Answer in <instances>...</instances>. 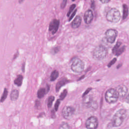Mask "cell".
<instances>
[{"instance_id":"1","label":"cell","mask_w":129,"mask_h":129,"mask_svg":"<svg viewBox=\"0 0 129 129\" xmlns=\"http://www.w3.org/2000/svg\"><path fill=\"white\" fill-rule=\"evenodd\" d=\"M126 115V110L124 109H120L118 110L114 115L112 120V125L115 127L120 126Z\"/></svg>"},{"instance_id":"2","label":"cell","mask_w":129,"mask_h":129,"mask_svg":"<svg viewBox=\"0 0 129 129\" xmlns=\"http://www.w3.org/2000/svg\"><path fill=\"white\" fill-rule=\"evenodd\" d=\"M108 53V50L106 47L102 45L97 46L93 51V57L94 59L101 60L104 58Z\"/></svg>"},{"instance_id":"3","label":"cell","mask_w":129,"mask_h":129,"mask_svg":"<svg viewBox=\"0 0 129 129\" xmlns=\"http://www.w3.org/2000/svg\"><path fill=\"white\" fill-rule=\"evenodd\" d=\"M106 18L109 22L116 23L120 20L121 16L119 11L116 8H111L107 12Z\"/></svg>"},{"instance_id":"4","label":"cell","mask_w":129,"mask_h":129,"mask_svg":"<svg viewBox=\"0 0 129 129\" xmlns=\"http://www.w3.org/2000/svg\"><path fill=\"white\" fill-rule=\"evenodd\" d=\"M119 97L118 92L116 89L110 88L107 90L105 94L106 101L109 103H113L117 101Z\"/></svg>"},{"instance_id":"5","label":"cell","mask_w":129,"mask_h":129,"mask_svg":"<svg viewBox=\"0 0 129 129\" xmlns=\"http://www.w3.org/2000/svg\"><path fill=\"white\" fill-rule=\"evenodd\" d=\"M85 64L84 62L79 58L74 57L71 65V69L75 73H80L83 71Z\"/></svg>"},{"instance_id":"6","label":"cell","mask_w":129,"mask_h":129,"mask_svg":"<svg viewBox=\"0 0 129 129\" xmlns=\"http://www.w3.org/2000/svg\"><path fill=\"white\" fill-rule=\"evenodd\" d=\"M117 32L113 29H108L105 32V36L107 41L110 43H113L117 37Z\"/></svg>"},{"instance_id":"7","label":"cell","mask_w":129,"mask_h":129,"mask_svg":"<svg viewBox=\"0 0 129 129\" xmlns=\"http://www.w3.org/2000/svg\"><path fill=\"white\" fill-rule=\"evenodd\" d=\"M98 125V119L95 116H90L86 121V126L88 129H96Z\"/></svg>"},{"instance_id":"8","label":"cell","mask_w":129,"mask_h":129,"mask_svg":"<svg viewBox=\"0 0 129 129\" xmlns=\"http://www.w3.org/2000/svg\"><path fill=\"white\" fill-rule=\"evenodd\" d=\"M75 109L72 106H65L62 110V115L65 118H71L75 113Z\"/></svg>"},{"instance_id":"9","label":"cell","mask_w":129,"mask_h":129,"mask_svg":"<svg viewBox=\"0 0 129 129\" xmlns=\"http://www.w3.org/2000/svg\"><path fill=\"white\" fill-rule=\"evenodd\" d=\"M59 25V20L57 19H53L52 20L49 25V31H50L52 34H55L58 30Z\"/></svg>"},{"instance_id":"10","label":"cell","mask_w":129,"mask_h":129,"mask_svg":"<svg viewBox=\"0 0 129 129\" xmlns=\"http://www.w3.org/2000/svg\"><path fill=\"white\" fill-rule=\"evenodd\" d=\"M93 14L92 10L90 9L87 10L85 12L84 15V19L85 22L86 24H89L91 23V22L93 20Z\"/></svg>"},{"instance_id":"11","label":"cell","mask_w":129,"mask_h":129,"mask_svg":"<svg viewBox=\"0 0 129 129\" xmlns=\"http://www.w3.org/2000/svg\"><path fill=\"white\" fill-rule=\"evenodd\" d=\"M121 45V43L119 42H118L116 43V45L114 46L112 49V52L114 54H115L116 55H120L124 50V46L120 48V46Z\"/></svg>"},{"instance_id":"12","label":"cell","mask_w":129,"mask_h":129,"mask_svg":"<svg viewBox=\"0 0 129 129\" xmlns=\"http://www.w3.org/2000/svg\"><path fill=\"white\" fill-rule=\"evenodd\" d=\"M116 90L118 93L119 96L120 97H124L126 94L127 92V89L125 86L123 85H120L117 87Z\"/></svg>"},{"instance_id":"13","label":"cell","mask_w":129,"mask_h":129,"mask_svg":"<svg viewBox=\"0 0 129 129\" xmlns=\"http://www.w3.org/2000/svg\"><path fill=\"white\" fill-rule=\"evenodd\" d=\"M69 81L65 77L61 78L60 79H59L56 85V87H55L56 91L58 92L60 89V88L62 87L63 86L65 85L67 83H68Z\"/></svg>"},{"instance_id":"14","label":"cell","mask_w":129,"mask_h":129,"mask_svg":"<svg viewBox=\"0 0 129 129\" xmlns=\"http://www.w3.org/2000/svg\"><path fill=\"white\" fill-rule=\"evenodd\" d=\"M82 18L80 16H77L76 18L74 19L73 22H72L71 26L73 28H78L81 23Z\"/></svg>"},{"instance_id":"15","label":"cell","mask_w":129,"mask_h":129,"mask_svg":"<svg viewBox=\"0 0 129 129\" xmlns=\"http://www.w3.org/2000/svg\"><path fill=\"white\" fill-rule=\"evenodd\" d=\"M93 101L92 98L91 97L90 95L85 96L83 100V104L88 107H89L91 104L92 103V101Z\"/></svg>"},{"instance_id":"16","label":"cell","mask_w":129,"mask_h":129,"mask_svg":"<svg viewBox=\"0 0 129 129\" xmlns=\"http://www.w3.org/2000/svg\"><path fill=\"white\" fill-rule=\"evenodd\" d=\"M19 97V91L17 90H13L10 94V98L12 101H16Z\"/></svg>"},{"instance_id":"17","label":"cell","mask_w":129,"mask_h":129,"mask_svg":"<svg viewBox=\"0 0 129 129\" xmlns=\"http://www.w3.org/2000/svg\"><path fill=\"white\" fill-rule=\"evenodd\" d=\"M23 77L22 75H19L14 80V84L16 85L17 86L20 87L21 86L23 82Z\"/></svg>"},{"instance_id":"18","label":"cell","mask_w":129,"mask_h":129,"mask_svg":"<svg viewBox=\"0 0 129 129\" xmlns=\"http://www.w3.org/2000/svg\"><path fill=\"white\" fill-rule=\"evenodd\" d=\"M58 72L56 70H54L52 72L50 76V81H55L56 78L58 77Z\"/></svg>"},{"instance_id":"19","label":"cell","mask_w":129,"mask_h":129,"mask_svg":"<svg viewBox=\"0 0 129 129\" xmlns=\"http://www.w3.org/2000/svg\"><path fill=\"white\" fill-rule=\"evenodd\" d=\"M46 93V89L45 88H40L38 92H37V97L39 98H42L44 95Z\"/></svg>"},{"instance_id":"20","label":"cell","mask_w":129,"mask_h":129,"mask_svg":"<svg viewBox=\"0 0 129 129\" xmlns=\"http://www.w3.org/2000/svg\"><path fill=\"white\" fill-rule=\"evenodd\" d=\"M123 13L122 18L123 19H125L126 18L127 14H128V8L125 4H124L123 5Z\"/></svg>"},{"instance_id":"21","label":"cell","mask_w":129,"mask_h":129,"mask_svg":"<svg viewBox=\"0 0 129 129\" xmlns=\"http://www.w3.org/2000/svg\"><path fill=\"white\" fill-rule=\"evenodd\" d=\"M54 100V97L53 96H50L49 97L48 99V102H47V106L48 108H50L52 105V103Z\"/></svg>"},{"instance_id":"22","label":"cell","mask_w":129,"mask_h":129,"mask_svg":"<svg viewBox=\"0 0 129 129\" xmlns=\"http://www.w3.org/2000/svg\"><path fill=\"white\" fill-rule=\"evenodd\" d=\"M8 90L7 89V88H5L4 89V92H3V95L2 96V97H1V102H3L7 98V95H8Z\"/></svg>"},{"instance_id":"23","label":"cell","mask_w":129,"mask_h":129,"mask_svg":"<svg viewBox=\"0 0 129 129\" xmlns=\"http://www.w3.org/2000/svg\"><path fill=\"white\" fill-rule=\"evenodd\" d=\"M67 93H68L67 90H64L61 92V93L60 94V95H59L60 100H63V99H64V98L66 97V96H67Z\"/></svg>"},{"instance_id":"24","label":"cell","mask_w":129,"mask_h":129,"mask_svg":"<svg viewBox=\"0 0 129 129\" xmlns=\"http://www.w3.org/2000/svg\"><path fill=\"white\" fill-rule=\"evenodd\" d=\"M59 129H70V126L67 123L62 122L60 124Z\"/></svg>"},{"instance_id":"25","label":"cell","mask_w":129,"mask_h":129,"mask_svg":"<svg viewBox=\"0 0 129 129\" xmlns=\"http://www.w3.org/2000/svg\"><path fill=\"white\" fill-rule=\"evenodd\" d=\"M76 6L75 4H73V5H72L71 6V7H70V10H69V11H68V14H67V16H68V17H69V16H70V14H71L72 12H73V10H74V9H75V7H76Z\"/></svg>"},{"instance_id":"26","label":"cell","mask_w":129,"mask_h":129,"mask_svg":"<svg viewBox=\"0 0 129 129\" xmlns=\"http://www.w3.org/2000/svg\"><path fill=\"white\" fill-rule=\"evenodd\" d=\"M60 99H57L56 102H55V105H54V109L55 110V111H57V109H58V106H59V105L60 104Z\"/></svg>"},{"instance_id":"27","label":"cell","mask_w":129,"mask_h":129,"mask_svg":"<svg viewBox=\"0 0 129 129\" xmlns=\"http://www.w3.org/2000/svg\"><path fill=\"white\" fill-rule=\"evenodd\" d=\"M67 2V1H66V0H63V1H62V2H61V4H60V8H61V9H63V8L66 7Z\"/></svg>"},{"instance_id":"28","label":"cell","mask_w":129,"mask_h":129,"mask_svg":"<svg viewBox=\"0 0 129 129\" xmlns=\"http://www.w3.org/2000/svg\"><path fill=\"white\" fill-rule=\"evenodd\" d=\"M52 52H53L52 53H56L59 50V47H55L54 48H53L52 49Z\"/></svg>"},{"instance_id":"29","label":"cell","mask_w":129,"mask_h":129,"mask_svg":"<svg viewBox=\"0 0 129 129\" xmlns=\"http://www.w3.org/2000/svg\"><path fill=\"white\" fill-rule=\"evenodd\" d=\"M91 89H92V88H88L86 90V91L84 93V94H83V97H84L85 96H86V95L91 90Z\"/></svg>"},{"instance_id":"30","label":"cell","mask_w":129,"mask_h":129,"mask_svg":"<svg viewBox=\"0 0 129 129\" xmlns=\"http://www.w3.org/2000/svg\"><path fill=\"white\" fill-rule=\"evenodd\" d=\"M77 11V9H76L73 12V14L71 15V16H70V18H69V21H71L72 19V18L74 17V16L75 15V14H76V12Z\"/></svg>"},{"instance_id":"31","label":"cell","mask_w":129,"mask_h":129,"mask_svg":"<svg viewBox=\"0 0 129 129\" xmlns=\"http://www.w3.org/2000/svg\"><path fill=\"white\" fill-rule=\"evenodd\" d=\"M115 60H116V58H114L113 60H112L110 61V62L108 64V67H110L111 65H112V64L115 62Z\"/></svg>"},{"instance_id":"32","label":"cell","mask_w":129,"mask_h":129,"mask_svg":"<svg viewBox=\"0 0 129 129\" xmlns=\"http://www.w3.org/2000/svg\"><path fill=\"white\" fill-rule=\"evenodd\" d=\"M91 8H92V9H94V8H95V3H94V1H92V2H91Z\"/></svg>"},{"instance_id":"33","label":"cell","mask_w":129,"mask_h":129,"mask_svg":"<svg viewBox=\"0 0 129 129\" xmlns=\"http://www.w3.org/2000/svg\"><path fill=\"white\" fill-rule=\"evenodd\" d=\"M49 88H50V85H48V84H47V85H46V88H45V89H46V93L49 91Z\"/></svg>"},{"instance_id":"34","label":"cell","mask_w":129,"mask_h":129,"mask_svg":"<svg viewBox=\"0 0 129 129\" xmlns=\"http://www.w3.org/2000/svg\"><path fill=\"white\" fill-rule=\"evenodd\" d=\"M100 1L102 3H107L110 2L109 0H100Z\"/></svg>"},{"instance_id":"35","label":"cell","mask_w":129,"mask_h":129,"mask_svg":"<svg viewBox=\"0 0 129 129\" xmlns=\"http://www.w3.org/2000/svg\"><path fill=\"white\" fill-rule=\"evenodd\" d=\"M125 101H126V102L127 103H129V94L127 95V97H126V98H125Z\"/></svg>"},{"instance_id":"36","label":"cell","mask_w":129,"mask_h":129,"mask_svg":"<svg viewBox=\"0 0 129 129\" xmlns=\"http://www.w3.org/2000/svg\"><path fill=\"white\" fill-rule=\"evenodd\" d=\"M24 68H25V63L23 64V66H22V71H23V72H24V71H25V69Z\"/></svg>"},{"instance_id":"37","label":"cell","mask_w":129,"mask_h":129,"mask_svg":"<svg viewBox=\"0 0 129 129\" xmlns=\"http://www.w3.org/2000/svg\"><path fill=\"white\" fill-rule=\"evenodd\" d=\"M84 76H84H84H82V77H81V78H79V79H78V81H79V80H81V79H83V78H84Z\"/></svg>"}]
</instances>
